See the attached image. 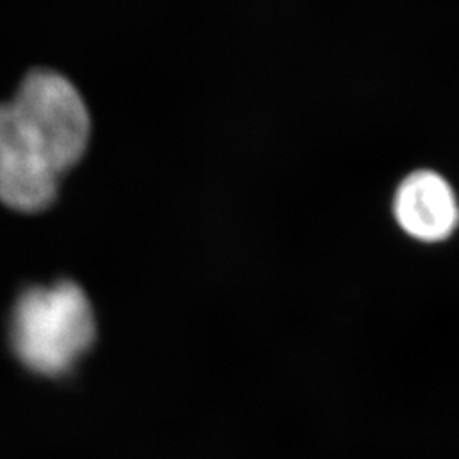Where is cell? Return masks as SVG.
Masks as SVG:
<instances>
[{
    "label": "cell",
    "mask_w": 459,
    "mask_h": 459,
    "mask_svg": "<svg viewBox=\"0 0 459 459\" xmlns=\"http://www.w3.org/2000/svg\"><path fill=\"white\" fill-rule=\"evenodd\" d=\"M96 320L82 290L60 281L34 286L19 296L9 324L17 359L43 377H62L74 369L94 344Z\"/></svg>",
    "instance_id": "2"
},
{
    "label": "cell",
    "mask_w": 459,
    "mask_h": 459,
    "mask_svg": "<svg viewBox=\"0 0 459 459\" xmlns=\"http://www.w3.org/2000/svg\"><path fill=\"white\" fill-rule=\"evenodd\" d=\"M89 138L91 119L70 91L21 85L11 102L0 104V203L22 213L47 210Z\"/></svg>",
    "instance_id": "1"
},
{
    "label": "cell",
    "mask_w": 459,
    "mask_h": 459,
    "mask_svg": "<svg viewBox=\"0 0 459 459\" xmlns=\"http://www.w3.org/2000/svg\"><path fill=\"white\" fill-rule=\"evenodd\" d=\"M394 214L411 238L426 244L443 242L458 229V197L437 172L417 170L398 186Z\"/></svg>",
    "instance_id": "3"
}]
</instances>
